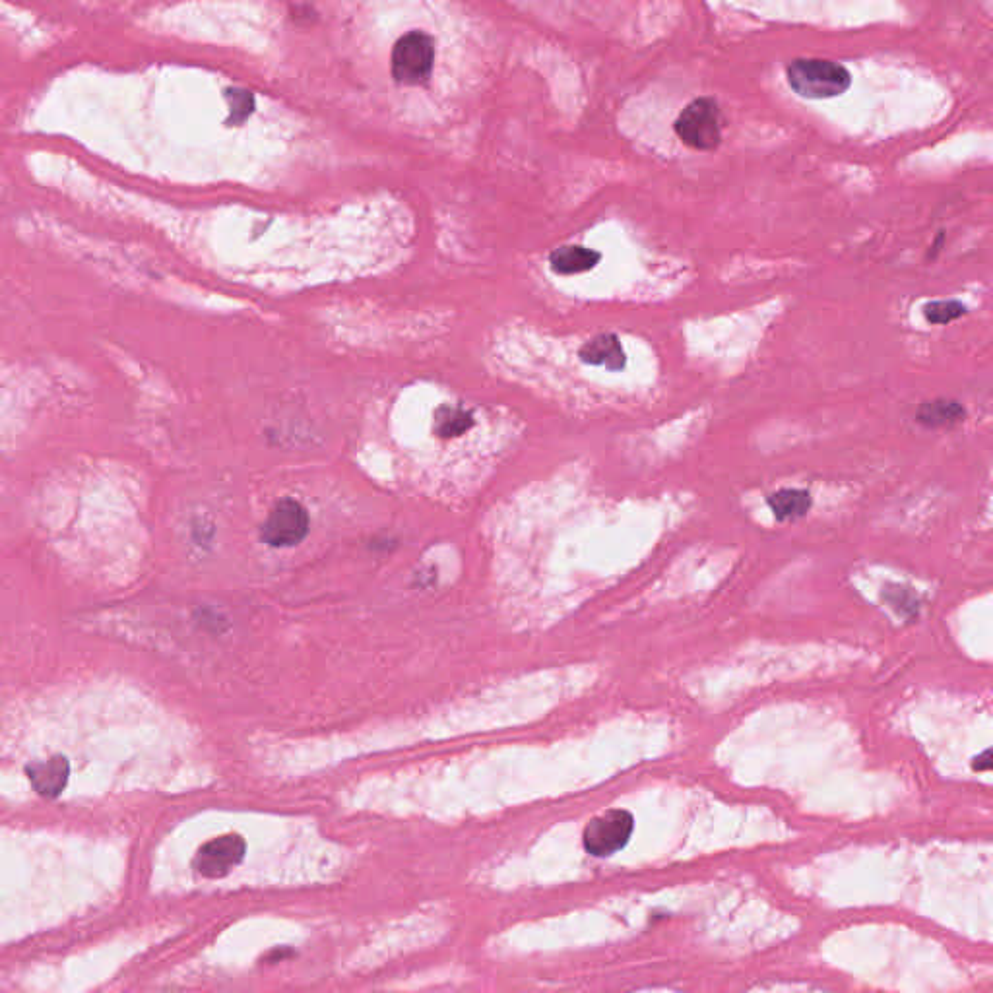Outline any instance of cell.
Instances as JSON below:
<instances>
[{
	"instance_id": "1",
	"label": "cell",
	"mask_w": 993,
	"mask_h": 993,
	"mask_svg": "<svg viewBox=\"0 0 993 993\" xmlns=\"http://www.w3.org/2000/svg\"><path fill=\"white\" fill-rule=\"evenodd\" d=\"M790 88L805 99L842 96L852 86L850 72L833 61L796 59L786 68Z\"/></svg>"
},
{
	"instance_id": "2",
	"label": "cell",
	"mask_w": 993,
	"mask_h": 993,
	"mask_svg": "<svg viewBox=\"0 0 993 993\" xmlns=\"http://www.w3.org/2000/svg\"><path fill=\"white\" fill-rule=\"evenodd\" d=\"M673 130L693 150H714L722 142V111L712 97H699L681 111Z\"/></svg>"
},
{
	"instance_id": "3",
	"label": "cell",
	"mask_w": 993,
	"mask_h": 993,
	"mask_svg": "<svg viewBox=\"0 0 993 993\" xmlns=\"http://www.w3.org/2000/svg\"><path fill=\"white\" fill-rule=\"evenodd\" d=\"M433 63V37L423 32H408L394 43L390 55V72L392 78L402 86H419L429 80Z\"/></svg>"
},
{
	"instance_id": "4",
	"label": "cell",
	"mask_w": 993,
	"mask_h": 993,
	"mask_svg": "<svg viewBox=\"0 0 993 993\" xmlns=\"http://www.w3.org/2000/svg\"><path fill=\"white\" fill-rule=\"evenodd\" d=\"M633 833V815L625 809H611L594 817L584 829V848L592 856L606 858L619 852Z\"/></svg>"
},
{
	"instance_id": "5",
	"label": "cell",
	"mask_w": 993,
	"mask_h": 993,
	"mask_svg": "<svg viewBox=\"0 0 993 993\" xmlns=\"http://www.w3.org/2000/svg\"><path fill=\"white\" fill-rule=\"evenodd\" d=\"M309 532V514L293 499L280 501L262 526V540L272 547L297 545Z\"/></svg>"
},
{
	"instance_id": "6",
	"label": "cell",
	"mask_w": 993,
	"mask_h": 993,
	"mask_svg": "<svg viewBox=\"0 0 993 993\" xmlns=\"http://www.w3.org/2000/svg\"><path fill=\"white\" fill-rule=\"evenodd\" d=\"M247 844L239 834H224L198 848L194 869L208 879H220L231 873L245 858Z\"/></svg>"
},
{
	"instance_id": "7",
	"label": "cell",
	"mask_w": 993,
	"mask_h": 993,
	"mask_svg": "<svg viewBox=\"0 0 993 993\" xmlns=\"http://www.w3.org/2000/svg\"><path fill=\"white\" fill-rule=\"evenodd\" d=\"M580 359L588 365H604L609 371H621L627 363L621 342L615 334H600L580 348Z\"/></svg>"
},
{
	"instance_id": "8",
	"label": "cell",
	"mask_w": 993,
	"mask_h": 993,
	"mask_svg": "<svg viewBox=\"0 0 993 993\" xmlns=\"http://www.w3.org/2000/svg\"><path fill=\"white\" fill-rule=\"evenodd\" d=\"M28 774L37 794H41L43 798H57L68 780V763L63 757H53L49 761L32 765Z\"/></svg>"
},
{
	"instance_id": "9",
	"label": "cell",
	"mask_w": 993,
	"mask_h": 993,
	"mask_svg": "<svg viewBox=\"0 0 993 993\" xmlns=\"http://www.w3.org/2000/svg\"><path fill=\"white\" fill-rule=\"evenodd\" d=\"M602 260V255L580 247V245H569V247H559L549 255V266L555 274L559 276H573L580 272H588L596 268V264Z\"/></svg>"
},
{
	"instance_id": "10",
	"label": "cell",
	"mask_w": 993,
	"mask_h": 993,
	"mask_svg": "<svg viewBox=\"0 0 993 993\" xmlns=\"http://www.w3.org/2000/svg\"><path fill=\"white\" fill-rule=\"evenodd\" d=\"M769 505L778 520H794L809 511L811 497L807 491L784 489L770 495Z\"/></svg>"
},
{
	"instance_id": "11",
	"label": "cell",
	"mask_w": 993,
	"mask_h": 993,
	"mask_svg": "<svg viewBox=\"0 0 993 993\" xmlns=\"http://www.w3.org/2000/svg\"><path fill=\"white\" fill-rule=\"evenodd\" d=\"M964 417V408L957 402H928L920 408L918 419L928 427H941L957 423Z\"/></svg>"
},
{
	"instance_id": "12",
	"label": "cell",
	"mask_w": 993,
	"mask_h": 993,
	"mask_svg": "<svg viewBox=\"0 0 993 993\" xmlns=\"http://www.w3.org/2000/svg\"><path fill=\"white\" fill-rule=\"evenodd\" d=\"M472 425V417L458 408H443L437 414V433L441 437H456Z\"/></svg>"
},
{
	"instance_id": "13",
	"label": "cell",
	"mask_w": 993,
	"mask_h": 993,
	"mask_svg": "<svg viewBox=\"0 0 993 993\" xmlns=\"http://www.w3.org/2000/svg\"><path fill=\"white\" fill-rule=\"evenodd\" d=\"M964 313H966V307L962 305L961 301H955V299L933 301L924 307V317L931 324H949V322L957 321Z\"/></svg>"
},
{
	"instance_id": "14",
	"label": "cell",
	"mask_w": 993,
	"mask_h": 993,
	"mask_svg": "<svg viewBox=\"0 0 993 993\" xmlns=\"http://www.w3.org/2000/svg\"><path fill=\"white\" fill-rule=\"evenodd\" d=\"M883 600H887L893 608L897 609L898 615H916L918 613V600L912 590L904 586L889 584L883 590Z\"/></svg>"
},
{
	"instance_id": "15",
	"label": "cell",
	"mask_w": 993,
	"mask_h": 993,
	"mask_svg": "<svg viewBox=\"0 0 993 993\" xmlns=\"http://www.w3.org/2000/svg\"><path fill=\"white\" fill-rule=\"evenodd\" d=\"M225 97L229 101V109H231L233 121H243L251 113V109H253V94L251 92L229 90Z\"/></svg>"
},
{
	"instance_id": "16",
	"label": "cell",
	"mask_w": 993,
	"mask_h": 993,
	"mask_svg": "<svg viewBox=\"0 0 993 993\" xmlns=\"http://www.w3.org/2000/svg\"><path fill=\"white\" fill-rule=\"evenodd\" d=\"M974 769L993 770V749L984 751L980 757H976V759H974Z\"/></svg>"
}]
</instances>
